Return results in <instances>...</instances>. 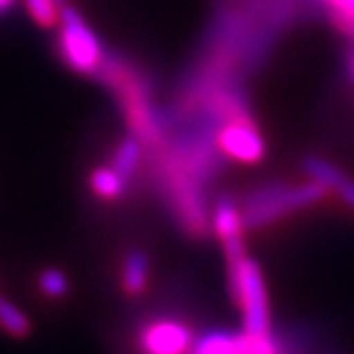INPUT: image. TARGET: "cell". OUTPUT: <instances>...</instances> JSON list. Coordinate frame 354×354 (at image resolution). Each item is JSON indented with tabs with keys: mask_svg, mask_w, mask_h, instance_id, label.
I'll return each instance as SVG.
<instances>
[{
	"mask_svg": "<svg viewBox=\"0 0 354 354\" xmlns=\"http://www.w3.org/2000/svg\"><path fill=\"white\" fill-rule=\"evenodd\" d=\"M141 149H143V143L137 135H129L124 137L115 151H113V160H111V167L124 177L126 182L131 180L135 175V171L139 169L141 165Z\"/></svg>",
	"mask_w": 354,
	"mask_h": 354,
	"instance_id": "9c48e42d",
	"label": "cell"
},
{
	"mask_svg": "<svg viewBox=\"0 0 354 354\" xmlns=\"http://www.w3.org/2000/svg\"><path fill=\"white\" fill-rule=\"evenodd\" d=\"M328 190L318 182H308L301 186L288 184H265L252 190L243 201V229H261L292 212L320 203Z\"/></svg>",
	"mask_w": 354,
	"mask_h": 354,
	"instance_id": "6da1fadb",
	"label": "cell"
},
{
	"mask_svg": "<svg viewBox=\"0 0 354 354\" xmlns=\"http://www.w3.org/2000/svg\"><path fill=\"white\" fill-rule=\"evenodd\" d=\"M30 17L39 24L41 28H52L60 21V9L54 0H24Z\"/></svg>",
	"mask_w": 354,
	"mask_h": 354,
	"instance_id": "4fadbf2b",
	"label": "cell"
},
{
	"mask_svg": "<svg viewBox=\"0 0 354 354\" xmlns=\"http://www.w3.org/2000/svg\"><path fill=\"white\" fill-rule=\"evenodd\" d=\"M126 184L129 182L113 167H98L90 175V188L94 190V194L107 201L120 198L126 190Z\"/></svg>",
	"mask_w": 354,
	"mask_h": 354,
	"instance_id": "8fae6325",
	"label": "cell"
},
{
	"mask_svg": "<svg viewBox=\"0 0 354 354\" xmlns=\"http://www.w3.org/2000/svg\"><path fill=\"white\" fill-rule=\"evenodd\" d=\"M214 229L222 241L226 263L235 265L245 259V245H243V218L241 209L231 196H220L214 205Z\"/></svg>",
	"mask_w": 354,
	"mask_h": 354,
	"instance_id": "5b68a950",
	"label": "cell"
},
{
	"mask_svg": "<svg viewBox=\"0 0 354 354\" xmlns=\"http://www.w3.org/2000/svg\"><path fill=\"white\" fill-rule=\"evenodd\" d=\"M60 35H58V54L60 58L82 75H96L103 66V47L96 32L88 26L82 13L64 5L60 9Z\"/></svg>",
	"mask_w": 354,
	"mask_h": 354,
	"instance_id": "3957f363",
	"label": "cell"
},
{
	"mask_svg": "<svg viewBox=\"0 0 354 354\" xmlns=\"http://www.w3.org/2000/svg\"><path fill=\"white\" fill-rule=\"evenodd\" d=\"M0 326L13 337H26L30 333V320L19 308L0 295Z\"/></svg>",
	"mask_w": 354,
	"mask_h": 354,
	"instance_id": "7c38bea8",
	"label": "cell"
},
{
	"mask_svg": "<svg viewBox=\"0 0 354 354\" xmlns=\"http://www.w3.org/2000/svg\"><path fill=\"white\" fill-rule=\"evenodd\" d=\"M229 288L243 314V333L269 335L271 333L269 299H267L263 271L257 265V261L245 257L243 261L229 265Z\"/></svg>",
	"mask_w": 354,
	"mask_h": 354,
	"instance_id": "7a4b0ae2",
	"label": "cell"
},
{
	"mask_svg": "<svg viewBox=\"0 0 354 354\" xmlns=\"http://www.w3.org/2000/svg\"><path fill=\"white\" fill-rule=\"evenodd\" d=\"M15 5V0H0V15H5L7 11H11Z\"/></svg>",
	"mask_w": 354,
	"mask_h": 354,
	"instance_id": "9a60e30c",
	"label": "cell"
},
{
	"mask_svg": "<svg viewBox=\"0 0 354 354\" xmlns=\"http://www.w3.org/2000/svg\"><path fill=\"white\" fill-rule=\"evenodd\" d=\"M147 275H149V261L145 257V252L141 250L129 252V257L124 261V271H122L124 290L131 295H139L147 284Z\"/></svg>",
	"mask_w": 354,
	"mask_h": 354,
	"instance_id": "30bf717a",
	"label": "cell"
},
{
	"mask_svg": "<svg viewBox=\"0 0 354 354\" xmlns=\"http://www.w3.org/2000/svg\"><path fill=\"white\" fill-rule=\"evenodd\" d=\"M216 143L224 156L237 162L254 165L261 162L265 156V141L259 129L243 115L224 124L216 137Z\"/></svg>",
	"mask_w": 354,
	"mask_h": 354,
	"instance_id": "277c9868",
	"label": "cell"
},
{
	"mask_svg": "<svg viewBox=\"0 0 354 354\" xmlns=\"http://www.w3.org/2000/svg\"><path fill=\"white\" fill-rule=\"evenodd\" d=\"M41 290L47 295V297H52V299H60L66 295L68 290V280H66V275L58 269H45L41 273Z\"/></svg>",
	"mask_w": 354,
	"mask_h": 354,
	"instance_id": "5bb4252c",
	"label": "cell"
},
{
	"mask_svg": "<svg viewBox=\"0 0 354 354\" xmlns=\"http://www.w3.org/2000/svg\"><path fill=\"white\" fill-rule=\"evenodd\" d=\"M348 73H350V77L354 82V49L350 52V58H348Z\"/></svg>",
	"mask_w": 354,
	"mask_h": 354,
	"instance_id": "2e32d148",
	"label": "cell"
},
{
	"mask_svg": "<svg viewBox=\"0 0 354 354\" xmlns=\"http://www.w3.org/2000/svg\"><path fill=\"white\" fill-rule=\"evenodd\" d=\"M54 3H56L58 7H64V5H68V0H54Z\"/></svg>",
	"mask_w": 354,
	"mask_h": 354,
	"instance_id": "e0dca14e",
	"label": "cell"
},
{
	"mask_svg": "<svg viewBox=\"0 0 354 354\" xmlns=\"http://www.w3.org/2000/svg\"><path fill=\"white\" fill-rule=\"evenodd\" d=\"M303 171L310 175V180L322 184L326 190H333L344 203L354 212V180L339 171L335 165L320 156H306L303 158Z\"/></svg>",
	"mask_w": 354,
	"mask_h": 354,
	"instance_id": "52a82bcc",
	"label": "cell"
},
{
	"mask_svg": "<svg viewBox=\"0 0 354 354\" xmlns=\"http://www.w3.org/2000/svg\"><path fill=\"white\" fill-rule=\"evenodd\" d=\"M192 346V333L173 320L149 324L141 335V348L145 354H186Z\"/></svg>",
	"mask_w": 354,
	"mask_h": 354,
	"instance_id": "8992f818",
	"label": "cell"
},
{
	"mask_svg": "<svg viewBox=\"0 0 354 354\" xmlns=\"http://www.w3.org/2000/svg\"><path fill=\"white\" fill-rule=\"evenodd\" d=\"M243 348L245 333L235 335L229 331H209L190 346V354H243Z\"/></svg>",
	"mask_w": 354,
	"mask_h": 354,
	"instance_id": "ba28073f",
	"label": "cell"
}]
</instances>
